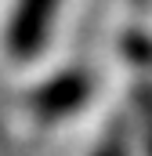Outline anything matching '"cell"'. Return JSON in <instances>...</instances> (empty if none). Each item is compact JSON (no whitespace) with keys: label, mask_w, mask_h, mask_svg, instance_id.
Listing matches in <instances>:
<instances>
[{"label":"cell","mask_w":152,"mask_h":156,"mask_svg":"<svg viewBox=\"0 0 152 156\" xmlns=\"http://www.w3.org/2000/svg\"><path fill=\"white\" fill-rule=\"evenodd\" d=\"M94 156H127V142H123V131H109V138L94 149Z\"/></svg>","instance_id":"5"},{"label":"cell","mask_w":152,"mask_h":156,"mask_svg":"<svg viewBox=\"0 0 152 156\" xmlns=\"http://www.w3.org/2000/svg\"><path fill=\"white\" fill-rule=\"evenodd\" d=\"M123 51L130 55V62H138V66H152V44L145 37H127L123 40Z\"/></svg>","instance_id":"4"},{"label":"cell","mask_w":152,"mask_h":156,"mask_svg":"<svg viewBox=\"0 0 152 156\" xmlns=\"http://www.w3.org/2000/svg\"><path fill=\"white\" fill-rule=\"evenodd\" d=\"M134 102H138V113H141V134H145V149H149V156H152V87H138Z\"/></svg>","instance_id":"3"},{"label":"cell","mask_w":152,"mask_h":156,"mask_svg":"<svg viewBox=\"0 0 152 156\" xmlns=\"http://www.w3.org/2000/svg\"><path fill=\"white\" fill-rule=\"evenodd\" d=\"M87 94H91V80L83 73H62L33 94V109L40 116H65L87 102Z\"/></svg>","instance_id":"2"},{"label":"cell","mask_w":152,"mask_h":156,"mask_svg":"<svg viewBox=\"0 0 152 156\" xmlns=\"http://www.w3.org/2000/svg\"><path fill=\"white\" fill-rule=\"evenodd\" d=\"M54 7H58V0H18L15 18H11V33H7V44L15 55H33L43 44Z\"/></svg>","instance_id":"1"}]
</instances>
